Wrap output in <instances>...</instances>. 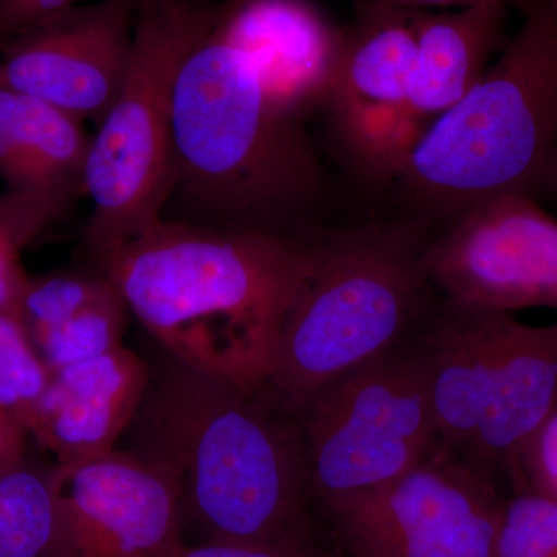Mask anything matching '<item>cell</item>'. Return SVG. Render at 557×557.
<instances>
[{"label": "cell", "mask_w": 557, "mask_h": 557, "mask_svg": "<svg viewBox=\"0 0 557 557\" xmlns=\"http://www.w3.org/2000/svg\"><path fill=\"white\" fill-rule=\"evenodd\" d=\"M171 479L200 542H276L311 527L302 420L164 351L126 432Z\"/></svg>", "instance_id": "obj_1"}, {"label": "cell", "mask_w": 557, "mask_h": 557, "mask_svg": "<svg viewBox=\"0 0 557 557\" xmlns=\"http://www.w3.org/2000/svg\"><path fill=\"white\" fill-rule=\"evenodd\" d=\"M310 255L311 239L163 219L95 260L166 354L259 392Z\"/></svg>", "instance_id": "obj_2"}, {"label": "cell", "mask_w": 557, "mask_h": 557, "mask_svg": "<svg viewBox=\"0 0 557 557\" xmlns=\"http://www.w3.org/2000/svg\"><path fill=\"white\" fill-rule=\"evenodd\" d=\"M174 194L197 225L311 239L325 172L302 121L267 97L214 25L183 58L172 95Z\"/></svg>", "instance_id": "obj_3"}, {"label": "cell", "mask_w": 557, "mask_h": 557, "mask_svg": "<svg viewBox=\"0 0 557 557\" xmlns=\"http://www.w3.org/2000/svg\"><path fill=\"white\" fill-rule=\"evenodd\" d=\"M432 228L401 218L311 237L265 391L302 417L351 370L410 338L438 299L423 269Z\"/></svg>", "instance_id": "obj_4"}, {"label": "cell", "mask_w": 557, "mask_h": 557, "mask_svg": "<svg viewBox=\"0 0 557 557\" xmlns=\"http://www.w3.org/2000/svg\"><path fill=\"white\" fill-rule=\"evenodd\" d=\"M515 38L410 149L392 183L432 228L502 194L534 197L557 137V7L520 0Z\"/></svg>", "instance_id": "obj_5"}, {"label": "cell", "mask_w": 557, "mask_h": 557, "mask_svg": "<svg viewBox=\"0 0 557 557\" xmlns=\"http://www.w3.org/2000/svg\"><path fill=\"white\" fill-rule=\"evenodd\" d=\"M219 9L197 0H138L126 79L90 139L83 190L95 259L163 220L174 194L172 95L186 53Z\"/></svg>", "instance_id": "obj_6"}, {"label": "cell", "mask_w": 557, "mask_h": 557, "mask_svg": "<svg viewBox=\"0 0 557 557\" xmlns=\"http://www.w3.org/2000/svg\"><path fill=\"white\" fill-rule=\"evenodd\" d=\"M416 333L333 383L300 417L311 509L394 482L443 445Z\"/></svg>", "instance_id": "obj_7"}, {"label": "cell", "mask_w": 557, "mask_h": 557, "mask_svg": "<svg viewBox=\"0 0 557 557\" xmlns=\"http://www.w3.org/2000/svg\"><path fill=\"white\" fill-rule=\"evenodd\" d=\"M498 479L440 446L386 485L314 505L348 557H496Z\"/></svg>", "instance_id": "obj_8"}, {"label": "cell", "mask_w": 557, "mask_h": 557, "mask_svg": "<svg viewBox=\"0 0 557 557\" xmlns=\"http://www.w3.org/2000/svg\"><path fill=\"white\" fill-rule=\"evenodd\" d=\"M423 269L443 298L507 311L557 310V219L530 194H502L432 231Z\"/></svg>", "instance_id": "obj_9"}, {"label": "cell", "mask_w": 557, "mask_h": 557, "mask_svg": "<svg viewBox=\"0 0 557 557\" xmlns=\"http://www.w3.org/2000/svg\"><path fill=\"white\" fill-rule=\"evenodd\" d=\"M416 60L409 10L355 0L341 32L335 78L324 109L348 168L370 186H392L401 168L399 131Z\"/></svg>", "instance_id": "obj_10"}, {"label": "cell", "mask_w": 557, "mask_h": 557, "mask_svg": "<svg viewBox=\"0 0 557 557\" xmlns=\"http://www.w3.org/2000/svg\"><path fill=\"white\" fill-rule=\"evenodd\" d=\"M49 557H170L183 544L177 487L127 449L58 465Z\"/></svg>", "instance_id": "obj_11"}, {"label": "cell", "mask_w": 557, "mask_h": 557, "mask_svg": "<svg viewBox=\"0 0 557 557\" xmlns=\"http://www.w3.org/2000/svg\"><path fill=\"white\" fill-rule=\"evenodd\" d=\"M138 0L73 7L2 44L0 83L76 119L102 120L132 57Z\"/></svg>", "instance_id": "obj_12"}, {"label": "cell", "mask_w": 557, "mask_h": 557, "mask_svg": "<svg viewBox=\"0 0 557 557\" xmlns=\"http://www.w3.org/2000/svg\"><path fill=\"white\" fill-rule=\"evenodd\" d=\"M215 35L239 50L267 97L289 119L324 109L341 49V32L309 0H228Z\"/></svg>", "instance_id": "obj_13"}, {"label": "cell", "mask_w": 557, "mask_h": 557, "mask_svg": "<svg viewBox=\"0 0 557 557\" xmlns=\"http://www.w3.org/2000/svg\"><path fill=\"white\" fill-rule=\"evenodd\" d=\"M512 319L438 296L417 330L440 440L463 457L485 417Z\"/></svg>", "instance_id": "obj_14"}, {"label": "cell", "mask_w": 557, "mask_h": 557, "mask_svg": "<svg viewBox=\"0 0 557 557\" xmlns=\"http://www.w3.org/2000/svg\"><path fill=\"white\" fill-rule=\"evenodd\" d=\"M148 362L121 346L51 372L28 424L62 467L115 449L145 398Z\"/></svg>", "instance_id": "obj_15"}, {"label": "cell", "mask_w": 557, "mask_h": 557, "mask_svg": "<svg viewBox=\"0 0 557 557\" xmlns=\"http://www.w3.org/2000/svg\"><path fill=\"white\" fill-rule=\"evenodd\" d=\"M508 5L486 0L460 9L409 10L416 60L399 131L401 166L421 135L483 78L505 46Z\"/></svg>", "instance_id": "obj_16"}, {"label": "cell", "mask_w": 557, "mask_h": 557, "mask_svg": "<svg viewBox=\"0 0 557 557\" xmlns=\"http://www.w3.org/2000/svg\"><path fill=\"white\" fill-rule=\"evenodd\" d=\"M557 406V324L512 319L493 391L468 460L507 478L520 450Z\"/></svg>", "instance_id": "obj_17"}, {"label": "cell", "mask_w": 557, "mask_h": 557, "mask_svg": "<svg viewBox=\"0 0 557 557\" xmlns=\"http://www.w3.org/2000/svg\"><path fill=\"white\" fill-rule=\"evenodd\" d=\"M90 139L84 121L0 83V178L10 190L72 199L83 190Z\"/></svg>", "instance_id": "obj_18"}, {"label": "cell", "mask_w": 557, "mask_h": 557, "mask_svg": "<svg viewBox=\"0 0 557 557\" xmlns=\"http://www.w3.org/2000/svg\"><path fill=\"white\" fill-rule=\"evenodd\" d=\"M57 523L54 469H0V557H49Z\"/></svg>", "instance_id": "obj_19"}, {"label": "cell", "mask_w": 557, "mask_h": 557, "mask_svg": "<svg viewBox=\"0 0 557 557\" xmlns=\"http://www.w3.org/2000/svg\"><path fill=\"white\" fill-rule=\"evenodd\" d=\"M127 307L113 287L64 324L35 336L40 359L50 372L87 361L121 346Z\"/></svg>", "instance_id": "obj_20"}, {"label": "cell", "mask_w": 557, "mask_h": 557, "mask_svg": "<svg viewBox=\"0 0 557 557\" xmlns=\"http://www.w3.org/2000/svg\"><path fill=\"white\" fill-rule=\"evenodd\" d=\"M70 197L7 190L0 196V310L16 311L28 278L20 265L25 245L60 219Z\"/></svg>", "instance_id": "obj_21"}, {"label": "cell", "mask_w": 557, "mask_h": 557, "mask_svg": "<svg viewBox=\"0 0 557 557\" xmlns=\"http://www.w3.org/2000/svg\"><path fill=\"white\" fill-rule=\"evenodd\" d=\"M113 288L112 282L97 271H73L28 281L16 313L30 339L78 314Z\"/></svg>", "instance_id": "obj_22"}, {"label": "cell", "mask_w": 557, "mask_h": 557, "mask_svg": "<svg viewBox=\"0 0 557 557\" xmlns=\"http://www.w3.org/2000/svg\"><path fill=\"white\" fill-rule=\"evenodd\" d=\"M50 379L16 311L0 310V412L28 424Z\"/></svg>", "instance_id": "obj_23"}, {"label": "cell", "mask_w": 557, "mask_h": 557, "mask_svg": "<svg viewBox=\"0 0 557 557\" xmlns=\"http://www.w3.org/2000/svg\"><path fill=\"white\" fill-rule=\"evenodd\" d=\"M496 557H557V500L518 491L505 504Z\"/></svg>", "instance_id": "obj_24"}, {"label": "cell", "mask_w": 557, "mask_h": 557, "mask_svg": "<svg viewBox=\"0 0 557 557\" xmlns=\"http://www.w3.org/2000/svg\"><path fill=\"white\" fill-rule=\"evenodd\" d=\"M508 479L518 491L557 500V406L520 450Z\"/></svg>", "instance_id": "obj_25"}, {"label": "cell", "mask_w": 557, "mask_h": 557, "mask_svg": "<svg viewBox=\"0 0 557 557\" xmlns=\"http://www.w3.org/2000/svg\"><path fill=\"white\" fill-rule=\"evenodd\" d=\"M170 557H329L314 539L313 527L276 542H199L182 545Z\"/></svg>", "instance_id": "obj_26"}, {"label": "cell", "mask_w": 557, "mask_h": 557, "mask_svg": "<svg viewBox=\"0 0 557 557\" xmlns=\"http://www.w3.org/2000/svg\"><path fill=\"white\" fill-rule=\"evenodd\" d=\"M78 0H0V46L39 22L76 7Z\"/></svg>", "instance_id": "obj_27"}, {"label": "cell", "mask_w": 557, "mask_h": 557, "mask_svg": "<svg viewBox=\"0 0 557 557\" xmlns=\"http://www.w3.org/2000/svg\"><path fill=\"white\" fill-rule=\"evenodd\" d=\"M406 10H450L472 3L486 2V0H381ZM508 3H519L520 0H505Z\"/></svg>", "instance_id": "obj_28"}, {"label": "cell", "mask_w": 557, "mask_h": 557, "mask_svg": "<svg viewBox=\"0 0 557 557\" xmlns=\"http://www.w3.org/2000/svg\"><path fill=\"white\" fill-rule=\"evenodd\" d=\"M537 194H547L557 201V137L555 146H553L552 153H549L545 170L542 172V177L539 180V185L534 197Z\"/></svg>", "instance_id": "obj_29"}, {"label": "cell", "mask_w": 557, "mask_h": 557, "mask_svg": "<svg viewBox=\"0 0 557 557\" xmlns=\"http://www.w3.org/2000/svg\"><path fill=\"white\" fill-rule=\"evenodd\" d=\"M548 3H552V5L557 7V0H547Z\"/></svg>", "instance_id": "obj_30"}]
</instances>
